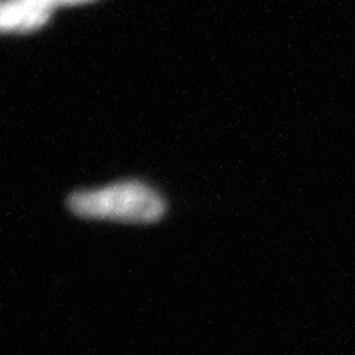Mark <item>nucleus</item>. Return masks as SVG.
Segmentation results:
<instances>
[{
	"label": "nucleus",
	"mask_w": 355,
	"mask_h": 355,
	"mask_svg": "<svg viewBox=\"0 0 355 355\" xmlns=\"http://www.w3.org/2000/svg\"><path fill=\"white\" fill-rule=\"evenodd\" d=\"M69 211L84 219L152 224L165 216L166 202L152 186L137 180L117 181L94 189L69 194Z\"/></svg>",
	"instance_id": "f257e3e1"
},
{
	"label": "nucleus",
	"mask_w": 355,
	"mask_h": 355,
	"mask_svg": "<svg viewBox=\"0 0 355 355\" xmlns=\"http://www.w3.org/2000/svg\"><path fill=\"white\" fill-rule=\"evenodd\" d=\"M48 0H3L0 26L6 33H28L46 24L51 15Z\"/></svg>",
	"instance_id": "f03ea898"
},
{
	"label": "nucleus",
	"mask_w": 355,
	"mask_h": 355,
	"mask_svg": "<svg viewBox=\"0 0 355 355\" xmlns=\"http://www.w3.org/2000/svg\"><path fill=\"white\" fill-rule=\"evenodd\" d=\"M51 3V7L55 6H63V3H78V2H87V0H48Z\"/></svg>",
	"instance_id": "7ed1b4c3"
}]
</instances>
